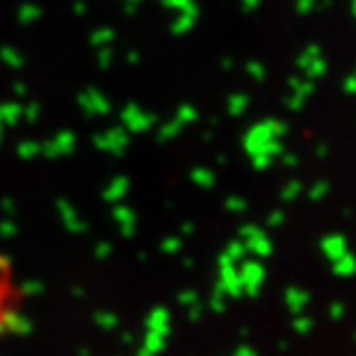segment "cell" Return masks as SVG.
<instances>
[{"mask_svg":"<svg viewBox=\"0 0 356 356\" xmlns=\"http://www.w3.org/2000/svg\"><path fill=\"white\" fill-rule=\"evenodd\" d=\"M22 286L7 256L0 253V335L11 333L22 322Z\"/></svg>","mask_w":356,"mask_h":356,"instance_id":"obj_1","label":"cell"}]
</instances>
